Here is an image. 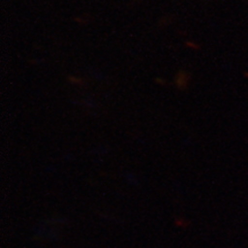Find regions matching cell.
I'll return each instance as SVG.
<instances>
[{
	"instance_id": "cell-1",
	"label": "cell",
	"mask_w": 248,
	"mask_h": 248,
	"mask_svg": "<svg viewBox=\"0 0 248 248\" xmlns=\"http://www.w3.org/2000/svg\"><path fill=\"white\" fill-rule=\"evenodd\" d=\"M192 75L187 70H178L173 77V85L179 91H186L191 84Z\"/></svg>"
},
{
	"instance_id": "cell-5",
	"label": "cell",
	"mask_w": 248,
	"mask_h": 248,
	"mask_svg": "<svg viewBox=\"0 0 248 248\" xmlns=\"http://www.w3.org/2000/svg\"><path fill=\"white\" fill-rule=\"evenodd\" d=\"M74 22L79 24V26H86L90 22V17L86 15H79V16L74 17Z\"/></svg>"
},
{
	"instance_id": "cell-2",
	"label": "cell",
	"mask_w": 248,
	"mask_h": 248,
	"mask_svg": "<svg viewBox=\"0 0 248 248\" xmlns=\"http://www.w3.org/2000/svg\"><path fill=\"white\" fill-rule=\"evenodd\" d=\"M68 83L74 86H83L85 85V79L82 78V77L76 76V75H68L67 76Z\"/></svg>"
},
{
	"instance_id": "cell-7",
	"label": "cell",
	"mask_w": 248,
	"mask_h": 248,
	"mask_svg": "<svg viewBox=\"0 0 248 248\" xmlns=\"http://www.w3.org/2000/svg\"><path fill=\"white\" fill-rule=\"evenodd\" d=\"M178 33L182 36H186V31H178Z\"/></svg>"
},
{
	"instance_id": "cell-4",
	"label": "cell",
	"mask_w": 248,
	"mask_h": 248,
	"mask_svg": "<svg viewBox=\"0 0 248 248\" xmlns=\"http://www.w3.org/2000/svg\"><path fill=\"white\" fill-rule=\"evenodd\" d=\"M185 46L188 49H192V51H200L201 49V45L199 43L195 42V40H186Z\"/></svg>"
},
{
	"instance_id": "cell-3",
	"label": "cell",
	"mask_w": 248,
	"mask_h": 248,
	"mask_svg": "<svg viewBox=\"0 0 248 248\" xmlns=\"http://www.w3.org/2000/svg\"><path fill=\"white\" fill-rule=\"evenodd\" d=\"M173 22V16L171 15H166V16H162L159 20V22H157V26L160 28H167L169 27L170 24H172Z\"/></svg>"
},
{
	"instance_id": "cell-6",
	"label": "cell",
	"mask_w": 248,
	"mask_h": 248,
	"mask_svg": "<svg viewBox=\"0 0 248 248\" xmlns=\"http://www.w3.org/2000/svg\"><path fill=\"white\" fill-rule=\"evenodd\" d=\"M154 82H155V84L159 85V86H166L167 84H168L167 79L162 78V77H156V78H154Z\"/></svg>"
}]
</instances>
